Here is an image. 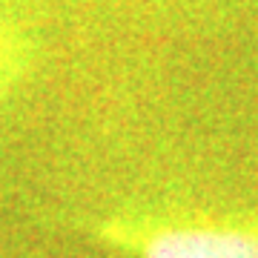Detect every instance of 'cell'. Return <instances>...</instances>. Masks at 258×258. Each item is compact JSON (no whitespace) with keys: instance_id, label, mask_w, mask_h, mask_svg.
<instances>
[{"instance_id":"obj_1","label":"cell","mask_w":258,"mask_h":258,"mask_svg":"<svg viewBox=\"0 0 258 258\" xmlns=\"http://www.w3.org/2000/svg\"><path fill=\"white\" fill-rule=\"evenodd\" d=\"M101 238L135 258H258V224L224 218H118Z\"/></svg>"}]
</instances>
